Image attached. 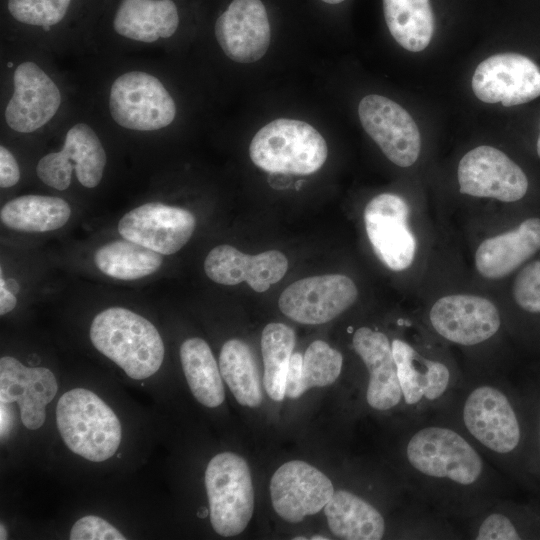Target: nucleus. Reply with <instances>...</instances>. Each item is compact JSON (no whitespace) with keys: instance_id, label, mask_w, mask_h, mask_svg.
I'll return each mask as SVG.
<instances>
[{"instance_id":"nucleus-29","label":"nucleus","mask_w":540,"mask_h":540,"mask_svg":"<svg viewBox=\"0 0 540 540\" xmlns=\"http://www.w3.org/2000/svg\"><path fill=\"white\" fill-rule=\"evenodd\" d=\"M219 368L237 402L257 407L262 402V388L255 357L242 340L230 339L224 343L219 356Z\"/></svg>"},{"instance_id":"nucleus-36","label":"nucleus","mask_w":540,"mask_h":540,"mask_svg":"<svg viewBox=\"0 0 540 540\" xmlns=\"http://www.w3.org/2000/svg\"><path fill=\"white\" fill-rule=\"evenodd\" d=\"M302 359L303 356L300 353L292 354L285 388V395L289 398H298L305 392L302 378Z\"/></svg>"},{"instance_id":"nucleus-6","label":"nucleus","mask_w":540,"mask_h":540,"mask_svg":"<svg viewBox=\"0 0 540 540\" xmlns=\"http://www.w3.org/2000/svg\"><path fill=\"white\" fill-rule=\"evenodd\" d=\"M93 346L132 379L156 373L164 359V344L156 327L124 307L98 313L90 327Z\"/></svg>"},{"instance_id":"nucleus-7","label":"nucleus","mask_w":540,"mask_h":540,"mask_svg":"<svg viewBox=\"0 0 540 540\" xmlns=\"http://www.w3.org/2000/svg\"><path fill=\"white\" fill-rule=\"evenodd\" d=\"M56 421L66 446L89 461L109 459L121 443L122 427L118 417L88 389L65 392L57 403Z\"/></svg>"},{"instance_id":"nucleus-3","label":"nucleus","mask_w":540,"mask_h":540,"mask_svg":"<svg viewBox=\"0 0 540 540\" xmlns=\"http://www.w3.org/2000/svg\"><path fill=\"white\" fill-rule=\"evenodd\" d=\"M102 0H1V39L84 56Z\"/></svg>"},{"instance_id":"nucleus-34","label":"nucleus","mask_w":540,"mask_h":540,"mask_svg":"<svg viewBox=\"0 0 540 540\" xmlns=\"http://www.w3.org/2000/svg\"><path fill=\"white\" fill-rule=\"evenodd\" d=\"M70 540H123V534L108 521L95 515L77 520L69 534Z\"/></svg>"},{"instance_id":"nucleus-33","label":"nucleus","mask_w":540,"mask_h":540,"mask_svg":"<svg viewBox=\"0 0 540 540\" xmlns=\"http://www.w3.org/2000/svg\"><path fill=\"white\" fill-rule=\"evenodd\" d=\"M513 297L518 306L540 314V261L525 266L513 283Z\"/></svg>"},{"instance_id":"nucleus-20","label":"nucleus","mask_w":540,"mask_h":540,"mask_svg":"<svg viewBox=\"0 0 540 540\" xmlns=\"http://www.w3.org/2000/svg\"><path fill=\"white\" fill-rule=\"evenodd\" d=\"M58 391V383L51 370L27 367L12 356L0 359V402L18 403L24 426L39 429L45 421V407Z\"/></svg>"},{"instance_id":"nucleus-42","label":"nucleus","mask_w":540,"mask_h":540,"mask_svg":"<svg viewBox=\"0 0 540 540\" xmlns=\"http://www.w3.org/2000/svg\"><path fill=\"white\" fill-rule=\"evenodd\" d=\"M304 539H306V538H304V537H295L294 538V540H304Z\"/></svg>"},{"instance_id":"nucleus-21","label":"nucleus","mask_w":540,"mask_h":540,"mask_svg":"<svg viewBox=\"0 0 540 540\" xmlns=\"http://www.w3.org/2000/svg\"><path fill=\"white\" fill-rule=\"evenodd\" d=\"M287 269L288 260L280 251L249 255L231 245L214 247L204 261L205 273L212 281L230 286L245 281L256 292H264L280 281Z\"/></svg>"},{"instance_id":"nucleus-39","label":"nucleus","mask_w":540,"mask_h":540,"mask_svg":"<svg viewBox=\"0 0 540 540\" xmlns=\"http://www.w3.org/2000/svg\"><path fill=\"white\" fill-rule=\"evenodd\" d=\"M323 2L325 3H328V4H338V3H341L345 0H322Z\"/></svg>"},{"instance_id":"nucleus-11","label":"nucleus","mask_w":540,"mask_h":540,"mask_svg":"<svg viewBox=\"0 0 540 540\" xmlns=\"http://www.w3.org/2000/svg\"><path fill=\"white\" fill-rule=\"evenodd\" d=\"M409 206L399 195L382 193L364 209V224L378 259L393 271L408 269L414 261L416 238L408 226Z\"/></svg>"},{"instance_id":"nucleus-19","label":"nucleus","mask_w":540,"mask_h":540,"mask_svg":"<svg viewBox=\"0 0 540 540\" xmlns=\"http://www.w3.org/2000/svg\"><path fill=\"white\" fill-rule=\"evenodd\" d=\"M270 35L267 11L260 0H233L213 26L214 39L223 54L243 64L265 55Z\"/></svg>"},{"instance_id":"nucleus-17","label":"nucleus","mask_w":540,"mask_h":540,"mask_svg":"<svg viewBox=\"0 0 540 540\" xmlns=\"http://www.w3.org/2000/svg\"><path fill=\"white\" fill-rule=\"evenodd\" d=\"M429 320L439 336L462 346L489 340L501 326L496 305L485 297L469 294L439 298L429 311Z\"/></svg>"},{"instance_id":"nucleus-40","label":"nucleus","mask_w":540,"mask_h":540,"mask_svg":"<svg viewBox=\"0 0 540 540\" xmlns=\"http://www.w3.org/2000/svg\"><path fill=\"white\" fill-rule=\"evenodd\" d=\"M536 148H537V154H538V156L540 158V131H539V136H538V139H537Z\"/></svg>"},{"instance_id":"nucleus-30","label":"nucleus","mask_w":540,"mask_h":540,"mask_svg":"<svg viewBox=\"0 0 540 540\" xmlns=\"http://www.w3.org/2000/svg\"><path fill=\"white\" fill-rule=\"evenodd\" d=\"M93 259L102 273L119 280H136L151 275L163 263L162 254L124 238L100 246Z\"/></svg>"},{"instance_id":"nucleus-2","label":"nucleus","mask_w":540,"mask_h":540,"mask_svg":"<svg viewBox=\"0 0 540 540\" xmlns=\"http://www.w3.org/2000/svg\"><path fill=\"white\" fill-rule=\"evenodd\" d=\"M182 26L176 0H102L83 57H117L173 47Z\"/></svg>"},{"instance_id":"nucleus-4","label":"nucleus","mask_w":540,"mask_h":540,"mask_svg":"<svg viewBox=\"0 0 540 540\" xmlns=\"http://www.w3.org/2000/svg\"><path fill=\"white\" fill-rule=\"evenodd\" d=\"M110 135L80 97L76 109L51 135L59 140V146L37 159L36 178L57 191L68 190L74 179L83 188L98 187L108 167L105 138Z\"/></svg>"},{"instance_id":"nucleus-14","label":"nucleus","mask_w":540,"mask_h":540,"mask_svg":"<svg viewBox=\"0 0 540 540\" xmlns=\"http://www.w3.org/2000/svg\"><path fill=\"white\" fill-rule=\"evenodd\" d=\"M358 115L365 132L392 163L409 167L417 161L420 131L402 106L387 97L370 94L360 101Z\"/></svg>"},{"instance_id":"nucleus-5","label":"nucleus","mask_w":540,"mask_h":540,"mask_svg":"<svg viewBox=\"0 0 540 540\" xmlns=\"http://www.w3.org/2000/svg\"><path fill=\"white\" fill-rule=\"evenodd\" d=\"M405 457L413 472L434 484L470 490L485 476V463L471 442L456 429L427 425L413 432Z\"/></svg>"},{"instance_id":"nucleus-18","label":"nucleus","mask_w":540,"mask_h":540,"mask_svg":"<svg viewBox=\"0 0 540 540\" xmlns=\"http://www.w3.org/2000/svg\"><path fill=\"white\" fill-rule=\"evenodd\" d=\"M334 492L331 480L323 472L300 460L282 464L270 481L273 508L291 523L324 509Z\"/></svg>"},{"instance_id":"nucleus-41","label":"nucleus","mask_w":540,"mask_h":540,"mask_svg":"<svg viewBox=\"0 0 540 540\" xmlns=\"http://www.w3.org/2000/svg\"><path fill=\"white\" fill-rule=\"evenodd\" d=\"M311 539H312V540H328L329 538H326V537H324V536L318 535V536H313Z\"/></svg>"},{"instance_id":"nucleus-38","label":"nucleus","mask_w":540,"mask_h":540,"mask_svg":"<svg viewBox=\"0 0 540 540\" xmlns=\"http://www.w3.org/2000/svg\"><path fill=\"white\" fill-rule=\"evenodd\" d=\"M6 538H7L6 529L3 526V524H1V526H0V539L3 540V539H6Z\"/></svg>"},{"instance_id":"nucleus-9","label":"nucleus","mask_w":540,"mask_h":540,"mask_svg":"<svg viewBox=\"0 0 540 540\" xmlns=\"http://www.w3.org/2000/svg\"><path fill=\"white\" fill-rule=\"evenodd\" d=\"M210 522L224 537L242 533L254 511V489L247 462L232 452L215 455L205 471Z\"/></svg>"},{"instance_id":"nucleus-1","label":"nucleus","mask_w":540,"mask_h":540,"mask_svg":"<svg viewBox=\"0 0 540 540\" xmlns=\"http://www.w3.org/2000/svg\"><path fill=\"white\" fill-rule=\"evenodd\" d=\"M80 102V88L50 52L0 40V126L4 139H48Z\"/></svg>"},{"instance_id":"nucleus-25","label":"nucleus","mask_w":540,"mask_h":540,"mask_svg":"<svg viewBox=\"0 0 540 540\" xmlns=\"http://www.w3.org/2000/svg\"><path fill=\"white\" fill-rule=\"evenodd\" d=\"M330 531L345 540H380L385 534L382 514L360 496L337 490L324 507Z\"/></svg>"},{"instance_id":"nucleus-12","label":"nucleus","mask_w":540,"mask_h":540,"mask_svg":"<svg viewBox=\"0 0 540 540\" xmlns=\"http://www.w3.org/2000/svg\"><path fill=\"white\" fill-rule=\"evenodd\" d=\"M358 289L343 274H326L297 280L280 295L278 306L290 319L308 325L336 318L357 299Z\"/></svg>"},{"instance_id":"nucleus-13","label":"nucleus","mask_w":540,"mask_h":540,"mask_svg":"<svg viewBox=\"0 0 540 540\" xmlns=\"http://www.w3.org/2000/svg\"><path fill=\"white\" fill-rule=\"evenodd\" d=\"M460 192L474 197L515 202L528 190L523 170L501 150L487 145L468 151L457 169Z\"/></svg>"},{"instance_id":"nucleus-22","label":"nucleus","mask_w":540,"mask_h":540,"mask_svg":"<svg viewBox=\"0 0 540 540\" xmlns=\"http://www.w3.org/2000/svg\"><path fill=\"white\" fill-rule=\"evenodd\" d=\"M391 345L406 406L423 407L447 394L452 375L444 362L422 356L414 346L399 338L393 339Z\"/></svg>"},{"instance_id":"nucleus-24","label":"nucleus","mask_w":540,"mask_h":540,"mask_svg":"<svg viewBox=\"0 0 540 540\" xmlns=\"http://www.w3.org/2000/svg\"><path fill=\"white\" fill-rule=\"evenodd\" d=\"M540 250V218L524 220L516 228L485 239L475 253V266L486 279H501Z\"/></svg>"},{"instance_id":"nucleus-35","label":"nucleus","mask_w":540,"mask_h":540,"mask_svg":"<svg viewBox=\"0 0 540 540\" xmlns=\"http://www.w3.org/2000/svg\"><path fill=\"white\" fill-rule=\"evenodd\" d=\"M21 180V167L11 147L2 140L0 145V187L9 189Z\"/></svg>"},{"instance_id":"nucleus-32","label":"nucleus","mask_w":540,"mask_h":540,"mask_svg":"<svg viewBox=\"0 0 540 540\" xmlns=\"http://www.w3.org/2000/svg\"><path fill=\"white\" fill-rule=\"evenodd\" d=\"M342 354L322 340L312 342L302 359V378L305 391L312 387L330 385L339 377Z\"/></svg>"},{"instance_id":"nucleus-10","label":"nucleus","mask_w":540,"mask_h":540,"mask_svg":"<svg viewBox=\"0 0 540 540\" xmlns=\"http://www.w3.org/2000/svg\"><path fill=\"white\" fill-rule=\"evenodd\" d=\"M461 420L468 435L495 456L511 454L520 443L516 412L496 384L482 383L468 391L461 407Z\"/></svg>"},{"instance_id":"nucleus-27","label":"nucleus","mask_w":540,"mask_h":540,"mask_svg":"<svg viewBox=\"0 0 540 540\" xmlns=\"http://www.w3.org/2000/svg\"><path fill=\"white\" fill-rule=\"evenodd\" d=\"M180 360L195 399L209 408L221 405L225 399L222 376L207 342L199 337L186 339L180 347Z\"/></svg>"},{"instance_id":"nucleus-8","label":"nucleus","mask_w":540,"mask_h":540,"mask_svg":"<svg viewBox=\"0 0 540 540\" xmlns=\"http://www.w3.org/2000/svg\"><path fill=\"white\" fill-rule=\"evenodd\" d=\"M327 144L310 124L295 119H276L262 127L249 146L252 162L271 173L308 175L327 159Z\"/></svg>"},{"instance_id":"nucleus-26","label":"nucleus","mask_w":540,"mask_h":540,"mask_svg":"<svg viewBox=\"0 0 540 540\" xmlns=\"http://www.w3.org/2000/svg\"><path fill=\"white\" fill-rule=\"evenodd\" d=\"M71 216L69 203L61 197L26 194L7 201L0 210L1 222L8 228L42 233L63 227Z\"/></svg>"},{"instance_id":"nucleus-23","label":"nucleus","mask_w":540,"mask_h":540,"mask_svg":"<svg viewBox=\"0 0 540 540\" xmlns=\"http://www.w3.org/2000/svg\"><path fill=\"white\" fill-rule=\"evenodd\" d=\"M352 345L369 373L366 390L368 405L378 411L399 406L403 402V395L389 338L380 331L360 327L353 335Z\"/></svg>"},{"instance_id":"nucleus-15","label":"nucleus","mask_w":540,"mask_h":540,"mask_svg":"<svg viewBox=\"0 0 540 540\" xmlns=\"http://www.w3.org/2000/svg\"><path fill=\"white\" fill-rule=\"evenodd\" d=\"M471 86L476 97L485 103L516 106L540 96V70L524 55L495 54L477 66Z\"/></svg>"},{"instance_id":"nucleus-37","label":"nucleus","mask_w":540,"mask_h":540,"mask_svg":"<svg viewBox=\"0 0 540 540\" xmlns=\"http://www.w3.org/2000/svg\"><path fill=\"white\" fill-rule=\"evenodd\" d=\"M17 305L16 296L7 288L1 274L0 279V314L3 316L12 311Z\"/></svg>"},{"instance_id":"nucleus-28","label":"nucleus","mask_w":540,"mask_h":540,"mask_svg":"<svg viewBox=\"0 0 540 540\" xmlns=\"http://www.w3.org/2000/svg\"><path fill=\"white\" fill-rule=\"evenodd\" d=\"M384 17L395 41L411 52L424 50L434 32L430 0H383Z\"/></svg>"},{"instance_id":"nucleus-31","label":"nucleus","mask_w":540,"mask_h":540,"mask_svg":"<svg viewBox=\"0 0 540 540\" xmlns=\"http://www.w3.org/2000/svg\"><path fill=\"white\" fill-rule=\"evenodd\" d=\"M294 346L295 333L291 327L283 323H269L264 327L261 335L263 384L274 401L286 396V377Z\"/></svg>"},{"instance_id":"nucleus-16","label":"nucleus","mask_w":540,"mask_h":540,"mask_svg":"<svg viewBox=\"0 0 540 540\" xmlns=\"http://www.w3.org/2000/svg\"><path fill=\"white\" fill-rule=\"evenodd\" d=\"M195 227L196 219L190 211L153 201L128 211L117 228L122 238L171 255L190 240Z\"/></svg>"}]
</instances>
